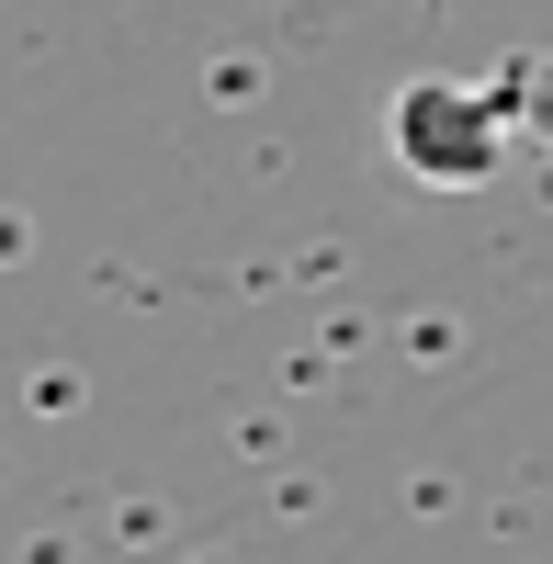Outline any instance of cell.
<instances>
[{"label":"cell","instance_id":"obj_2","mask_svg":"<svg viewBox=\"0 0 553 564\" xmlns=\"http://www.w3.org/2000/svg\"><path fill=\"white\" fill-rule=\"evenodd\" d=\"M509 102H520V135H542V148H553V45L509 68Z\"/></svg>","mask_w":553,"mask_h":564},{"label":"cell","instance_id":"obj_1","mask_svg":"<svg viewBox=\"0 0 553 564\" xmlns=\"http://www.w3.org/2000/svg\"><path fill=\"white\" fill-rule=\"evenodd\" d=\"M384 148L406 181H430V193H486L497 170H509L520 148V102H509V79H406L395 90V113H384Z\"/></svg>","mask_w":553,"mask_h":564}]
</instances>
